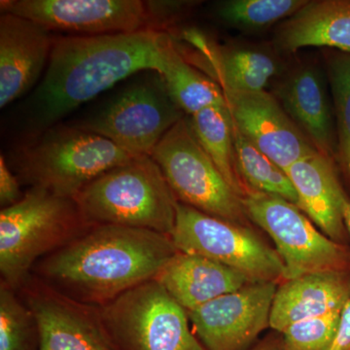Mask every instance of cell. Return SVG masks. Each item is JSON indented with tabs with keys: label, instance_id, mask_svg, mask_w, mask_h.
<instances>
[{
	"label": "cell",
	"instance_id": "cell-1",
	"mask_svg": "<svg viewBox=\"0 0 350 350\" xmlns=\"http://www.w3.org/2000/svg\"><path fill=\"white\" fill-rule=\"evenodd\" d=\"M174 39L154 31L55 36L42 79L25 105L24 142L62 123L117 83L142 71L160 73Z\"/></svg>",
	"mask_w": 350,
	"mask_h": 350
},
{
	"label": "cell",
	"instance_id": "cell-2",
	"mask_svg": "<svg viewBox=\"0 0 350 350\" xmlns=\"http://www.w3.org/2000/svg\"><path fill=\"white\" fill-rule=\"evenodd\" d=\"M177 252L167 234L96 225L41 259L31 275L72 300L101 308L155 280Z\"/></svg>",
	"mask_w": 350,
	"mask_h": 350
},
{
	"label": "cell",
	"instance_id": "cell-3",
	"mask_svg": "<svg viewBox=\"0 0 350 350\" xmlns=\"http://www.w3.org/2000/svg\"><path fill=\"white\" fill-rule=\"evenodd\" d=\"M135 157L107 138L62 122L23 142L14 152L13 167L29 188L75 199L96 177Z\"/></svg>",
	"mask_w": 350,
	"mask_h": 350
},
{
	"label": "cell",
	"instance_id": "cell-4",
	"mask_svg": "<svg viewBox=\"0 0 350 350\" xmlns=\"http://www.w3.org/2000/svg\"><path fill=\"white\" fill-rule=\"evenodd\" d=\"M91 227L72 198L27 189L18 204L0 211L1 282L19 291L41 259Z\"/></svg>",
	"mask_w": 350,
	"mask_h": 350
},
{
	"label": "cell",
	"instance_id": "cell-5",
	"mask_svg": "<svg viewBox=\"0 0 350 350\" xmlns=\"http://www.w3.org/2000/svg\"><path fill=\"white\" fill-rule=\"evenodd\" d=\"M75 200L92 226L137 228L170 237L174 229L178 200L151 156L135 157L100 174Z\"/></svg>",
	"mask_w": 350,
	"mask_h": 350
},
{
	"label": "cell",
	"instance_id": "cell-6",
	"mask_svg": "<svg viewBox=\"0 0 350 350\" xmlns=\"http://www.w3.org/2000/svg\"><path fill=\"white\" fill-rule=\"evenodd\" d=\"M185 116L170 96L163 76L147 70L70 124L107 138L131 155L151 156L165 133Z\"/></svg>",
	"mask_w": 350,
	"mask_h": 350
},
{
	"label": "cell",
	"instance_id": "cell-7",
	"mask_svg": "<svg viewBox=\"0 0 350 350\" xmlns=\"http://www.w3.org/2000/svg\"><path fill=\"white\" fill-rule=\"evenodd\" d=\"M151 158L162 170L177 200L224 220L244 225L243 198L225 180L185 116L157 144Z\"/></svg>",
	"mask_w": 350,
	"mask_h": 350
},
{
	"label": "cell",
	"instance_id": "cell-8",
	"mask_svg": "<svg viewBox=\"0 0 350 350\" xmlns=\"http://www.w3.org/2000/svg\"><path fill=\"white\" fill-rule=\"evenodd\" d=\"M100 308L119 350H206L188 312L155 280Z\"/></svg>",
	"mask_w": 350,
	"mask_h": 350
},
{
	"label": "cell",
	"instance_id": "cell-9",
	"mask_svg": "<svg viewBox=\"0 0 350 350\" xmlns=\"http://www.w3.org/2000/svg\"><path fill=\"white\" fill-rule=\"evenodd\" d=\"M170 238L180 252L224 265L250 282L283 280L282 258L244 225L214 217L178 202Z\"/></svg>",
	"mask_w": 350,
	"mask_h": 350
},
{
	"label": "cell",
	"instance_id": "cell-10",
	"mask_svg": "<svg viewBox=\"0 0 350 350\" xmlns=\"http://www.w3.org/2000/svg\"><path fill=\"white\" fill-rule=\"evenodd\" d=\"M248 219L271 237L282 258L283 282L320 271H349L342 244L319 231L298 206L275 196L250 191L243 199Z\"/></svg>",
	"mask_w": 350,
	"mask_h": 350
},
{
	"label": "cell",
	"instance_id": "cell-11",
	"mask_svg": "<svg viewBox=\"0 0 350 350\" xmlns=\"http://www.w3.org/2000/svg\"><path fill=\"white\" fill-rule=\"evenodd\" d=\"M0 9L71 36L148 31L145 1L139 0H1Z\"/></svg>",
	"mask_w": 350,
	"mask_h": 350
},
{
	"label": "cell",
	"instance_id": "cell-12",
	"mask_svg": "<svg viewBox=\"0 0 350 350\" xmlns=\"http://www.w3.org/2000/svg\"><path fill=\"white\" fill-rule=\"evenodd\" d=\"M18 292L38 320L39 350H119L98 306L72 300L33 275Z\"/></svg>",
	"mask_w": 350,
	"mask_h": 350
},
{
	"label": "cell",
	"instance_id": "cell-13",
	"mask_svg": "<svg viewBox=\"0 0 350 350\" xmlns=\"http://www.w3.org/2000/svg\"><path fill=\"white\" fill-rule=\"evenodd\" d=\"M278 283L250 282L188 312L206 350H250L269 327Z\"/></svg>",
	"mask_w": 350,
	"mask_h": 350
},
{
	"label": "cell",
	"instance_id": "cell-14",
	"mask_svg": "<svg viewBox=\"0 0 350 350\" xmlns=\"http://www.w3.org/2000/svg\"><path fill=\"white\" fill-rule=\"evenodd\" d=\"M223 94L239 133L285 172L301 159L319 152L273 94L261 91Z\"/></svg>",
	"mask_w": 350,
	"mask_h": 350
},
{
	"label": "cell",
	"instance_id": "cell-15",
	"mask_svg": "<svg viewBox=\"0 0 350 350\" xmlns=\"http://www.w3.org/2000/svg\"><path fill=\"white\" fill-rule=\"evenodd\" d=\"M54 39L52 31L31 20L1 13L0 107H6L36 87L49 64Z\"/></svg>",
	"mask_w": 350,
	"mask_h": 350
},
{
	"label": "cell",
	"instance_id": "cell-16",
	"mask_svg": "<svg viewBox=\"0 0 350 350\" xmlns=\"http://www.w3.org/2000/svg\"><path fill=\"white\" fill-rule=\"evenodd\" d=\"M183 38L192 49L185 50L177 44L182 56L222 92L266 91L280 71L275 57L264 51L219 46L199 31L184 32Z\"/></svg>",
	"mask_w": 350,
	"mask_h": 350
},
{
	"label": "cell",
	"instance_id": "cell-17",
	"mask_svg": "<svg viewBox=\"0 0 350 350\" xmlns=\"http://www.w3.org/2000/svg\"><path fill=\"white\" fill-rule=\"evenodd\" d=\"M273 96L319 153L337 159V130L325 80L312 64L297 66L278 83Z\"/></svg>",
	"mask_w": 350,
	"mask_h": 350
},
{
	"label": "cell",
	"instance_id": "cell-18",
	"mask_svg": "<svg viewBox=\"0 0 350 350\" xmlns=\"http://www.w3.org/2000/svg\"><path fill=\"white\" fill-rule=\"evenodd\" d=\"M336 163L317 152L295 163L286 172L298 194L299 208L326 237L342 244L347 232L345 208L350 200L340 184Z\"/></svg>",
	"mask_w": 350,
	"mask_h": 350
},
{
	"label": "cell",
	"instance_id": "cell-19",
	"mask_svg": "<svg viewBox=\"0 0 350 350\" xmlns=\"http://www.w3.org/2000/svg\"><path fill=\"white\" fill-rule=\"evenodd\" d=\"M349 300V271H320L285 280L276 288L269 327L282 333L301 320L342 312Z\"/></svg>",
	"mask_w": 350,
	"mask_h": 350
},
{
	"label": "cell",
	"instance_id": "cell-20",
	"mask_svg": "<svg viewBox=\"0 0 350 350\" xmlns=\"http://www.w3.org/2000/svg\"><path fill=\"white\" fill-rule=\"evenodd\" d=\"M155 280L187 312L250 283L224 265L180 251L163 266Z\"/></svg>",
	"mask_w": 350,
	"mask_h": 350
},
{
	"label": "cell",
	"instance_id": "cell-21",
	"mask_svg": "<svg viewBox=\"0 0 350 350\" xmlns=\"http://www.w3.org/2000/svg\"><path fill=\"white\" fill-rule=\"evenodd\" d=\"M275 43L285 53L324 47L350 54V0H308L282 23Z\"/></svg>",
	"mask_w": 350,
	"mask_h": 350
},
{
	"label": "cell",
	"instance_id": "cell-22",
	"mask_svg": "<svg viewBox=\"0 0 350 350\" xmlns=\"http://www.w3.org/2000/svg\"><path fill=\"white\" fill-rule=\"evenodd\" d=\"M189 122L198 142L225 180L243 199L250 190L239 172L234 123L227 105L206 108L189 117Z\"/></svg>",
	"mask_w": 350,
	"mask_h": 350
},
{
	"label": "cell",
	"instance_id": "cell-23",
	"mask_svg": "<svg viewBox=\"0 0 350 350\" xmlns=\"http://www.w3.org/2000/svg\"><path fill=\"white\" fill-rule=\"evenodd\" d=\"M160 75L172 100L186 116L211 107L226 105L221 88L186 61L174 39L163 55Z\"/></svg>",
	"mask_w": 350,
	"mask_h": 350
},
{
	"label": "cell",
	"instance_id": "cell-24",
	"mask_svg": "<svg viewBox=\"0 0 350 350\" xmlns=\"http://www.w3.org/2000/svg\"><path fill=\"white\" fill-rule=\"evenodd\" d=\"M234 133L239 172L248 189L282 198L298 206V194L287 172L258 150L239 133L234 124Z\"/></svg>",
	"mask_w": 350,
	"mask_h": 350
},
{
	"label": "cell",
	"instance_id": "cell-25",
	"mask_svg": "<svg viewBox=\"0 0 350 350\" xmlns=\"http://www.w3.org/2000/svg\"><path fill=\"white\" fill-rule=\"evenodd\" d=\"M308 0H229L221 2L216 15L226 24L244 31H262L289 19Z\"/></svg>",
	"mask_w": 350,
	"mask_h": 350
},
{
	"label": "cell",
	"instance_id": "cell-26",
	"mask_svg": "<svg viewBox=\"0 0 350 350\" xmlns=\"http://www.w3.org/2000/svg\"><path fill=\"white\" fill-rule=\"evenodd\" d=\"M326 64L337 130L336 162L350 186V54L333 51L327 55Z\"/></svg>",
	"mask_w": 350,
	"mask_h": 350
},
{
	"label": "cell",
	"instance_id": "cell-27",
	"mask_svg": "<svg viewBox=\"0 0 350 350\" xmlns=\"http://www.w3.org/2000/svg\"><path fill=\"white\" fill-rule=\"evenodd\" d=\"M38 320L19 292L0 283V350H39Z\"/></svg>",
	"mask_w": 350,
	"mask_h": 350
},
{
	"label": "cell",
	"instance_id": "cell-28",
	"mask_svg": "<svg viewBox=\"0 0 350 350\" xmlns=\"http://www.w3.org/2000/svg\"><path fill=\"white\" fill-rule=\"evenodd\" d=\"M340 313L332 312L292 324L282 333L284 350H328L337 336Z\"/></svg>",
	"mask_w": 350,
	"mask_h": 350
},
{
	"label": "cell",
	"instance_id": "cell-29",
	"mask_svg": "<svg viewBox=\"0 0 350 350\" xmlns=\"http://www.w3.org/2000/svg\"><path fill=\"white\" fill-rule=\"evenodd\" d=\"M193 5L191 1H145L147 29L172 34L174 25Z\"/></svg>",
	"mask_w": 350,
	"mask_h": 350
},
{
	"label": "cell",
	"instance_id": "cell-30",
	"mask_svg": "<svg viewBox=\"0 0 350 350\" xmlns=\"http://www.w3.org/2000/svg\"><path fill=\"white\" fill-rule=\"evenodd\" d=\"M21 190V181L14 174L5 157L0 156V206L1 209L18 204L24 198Z\"/></svg>",
	"mask_w": 350,
	"mask_h": 350
},
{
	"label": "cell",
	"instance_id": "cell-31",
	"mask_svg": "<svg viewBox=\"0 0 350 350\" xmlns=\"http://www.w3.org/2000/svg\"><path fill=\"white\" fill-rule=\"evenodd\" d=\"M328 350H350V300L342 308L337 336Z\"/></svg>",
	"mask_w": 350,
	"mask_h": 350
},
{
	"label": "cell",
	"instance_id": "cell-32",
	"mask_svg": "<svg viewBox=\"0 0 350 350\" xmlns=\"http://www.w3.org/2000/svg\"><path fill=\"white\" fill-rule=\"evenodd\" d=\"M250 350H284V347L282 345V338L280 340L268 338L255 345Z\"/></svg>",
	"mask_w": 350,
	"mask_h": 350
},
{
	"label": "cell",
	"instance_id": "cell-33",
	"mask_svg": "<svg viewBox=\"0 0 350 350\" xmlns=\"http://www.w3.org/2000/svg\"><path fill=\"white\" fill-rule=\"evenodd\" d=\"M345 224L350 237V200L347 202L345 208Z\"/></svg>",
	"mask_w": 350,
	"mask_h": 350
}]
</instances>
